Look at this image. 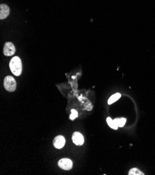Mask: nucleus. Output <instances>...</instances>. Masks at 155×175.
I'll use <instances>...</instances> for the list:
<instances>
[{
  "label": "nucleus",
  "mask_w": 155,
  "mask_h": 175,
  "mask_svg": "<svg viewBox=\"0 0 155 175\" xmlns=\"http://www.w3.org/2000/svg\"><path fill=\"white\" fill-rule=\"evenodd\" d=\"M9 66L11 72L13 73L15 75L19 76L22 73V64L21 59L18 57H14L12 58V59L9 64Z\"/></svg>",
  "instance_id": "f257e3e1"
},
{
  "label": "nucleus",
  "mask_w": 155,
  "mask_h": 175,
  "mask_svg": "<svg viewBox=\"0 0 155 175\" xmlns=\"http://www.w3.org/2000/svg\"><path fill=\"white\" fill-rule=\"evenodd\" d=\"M4 86L6 90L13 92L16 89V81L12 76H7L4 79Z\"/></svg>",
  "instance_id": "f03ea898"
},
{
  "label": "nucleus",
  "mask_w": 155,
  "mask_h": 175,
  "mask_svg": "<svg viewBox=\"0 0 155 175\" xmlns=\"http://www.w3.org/2000/svg\"><path fill=\"white\" fill-rule=\"evenodd\" d=\"M60 168L64 170H70L72 168V161L69 158H62L58 162Z\"/></svg>",
  "instance_id": "7ed1b4c3"
},
{
  "label": "nucleus",
  "mask_w": 155,
  "mask_h": 175,
  "mask_svg": "<svg viewBox=\"0 0 155 175\" xmlns=\"http://www.w3.org/2000/svg\"><path fill=\"white\" fill-rule=\"evenodd\" d=\"M15 53H16V48L13 44L11 42L6 43L4 47V54L5 56H12Z\"/></svg>",
  "instance_id": "20e7f679"
},
{
  "label": "nucleus",
  "mask_w": 155,
  "mask_h": 175,
  "mask_svg": "<svg viewBox=\"0 0 155 175\" xmlns=\"http://www.w3.org/2000/svg\"><path fill=\"white\" fill-rule=\"evenodd\" d=\"M72 142L76 145H82L84 142V136L79 132H75L73 135H72Z\"/></svg>",
  "instance_id": "39448f33"
},
{
  "label": "nucleus",
  "mask_w": 155,
  "mask_h": 175,
  "mask_svg": "<svg viewBox=\"0 0 155 175\" xmlns=\"http://www.w3.org/2000/svg\"><path fill=\"white\" fill-rule=\"evenodd\" d=\"M54 146L56 147V149H61L64 147L65 144V140L63 136H58L54 139L53 141Z\"/></svg>",
  "instance_id": "423d86ee"
},
{
  "label": "nucleus",
  "mask_w": 155,
  "mask_h": 175,
  "mask_svg": "<svg viewBox=\"0 0 155 175\" xmlns=\"http://www.w3.org/2000/svg\"><path fill=\"white\" fill-rule=\"evenodd\" d=\"M9 13H10V8L7 4H2L0 5V19H5L8 17Z\"/></svg>",
  "instance_id": "0eeeda50"
},
{
  "label": "nucleus",
  "mask_w": 155,
  "mask_h": 175,
  "mask_svg": "<svg viewBox=\"0 0 155 175\" xmlns=\"http://www.w3.org/2000/svg\"><path fill=\"white\" fill-rule=\"evenodd\" d=\"M120 97H121V94L119 93H116L114 95H112V96L110 97V99H109L108 100V104L111 105V104L115 103V101H117Z\"/></svg>",
  "instance_id": "6e6552de"
},
{
  "label": "nucleus",
  "mask_w": 155,
  "mask_h": 175,
  "mask_svg": "<svg viewBox=\"0 0 155 175\" xmlns=\"http://www.w3.org/2000/svg\"><path fill=\"white\" fill-rule=\"evenodd\" d=\"M114 121L118 127H123L126 123V119L124 118L115 119Z\"/></svg>",
  "instance_id": "1a4fd4ad"
},
{
  "label": "nucleus",
  "mask_w": 155,
  "mask_h": 175,
  "mask_svg": "<svg viewBox=\"0 0 155 175\" xmlns=\"http://www.w3.org/2000/svg\"><path fill=\"white\" fill-rule=\"evenodd\" d=\"M106 122H107L108 125L111 128H113V129H114V130H117L118 129V126L116 124H115V123L114 122V121L113 120V119H111V118L108 117L107 119H106Z\"/></svg>",
  "instance_id": "9d476101"
},
{
  "label": "nucleus",
  "mask_w": 155,
  "mask_h": 175,
  "mask_svg": "<svg viewBox=\"0 0 155 175\" xmlns=\"http://www.w3.org/2000/svg\"><path fill=\"white\" fill-rule=\"evenodd\" d=\"M129 175H144V173L140 171L138 168H132L129 172Z\"/></svg>",
  "instance_id": "9b49d317"
},
{
  "label": "nucleus",
  "mask_w": 155,
  "mask_h": 175,
  "mask_svg": "<svg viewBox=\"0 0 155 175\" xmlns=\"http://www.w3.org/2000/svg\"><path fill=\"white\" fill-rule=\"evenodd\" d=\"M77 116H78L77 112L74 109L72 110H71V115H70V119L71 120H74L75 118L77 117Z\"/></svg>",
  "instance_id": "f8f14e48"
}]
</instances>
